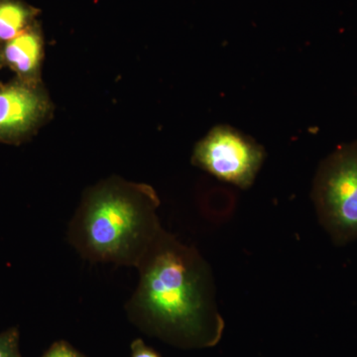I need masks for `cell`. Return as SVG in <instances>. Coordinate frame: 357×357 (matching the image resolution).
Listing matches in <instances>:
<instances>
[{"instance_id": "9", "label": "cell", "mask_w": 357, "mask_h": 357, "mask_svg": "<svg viewBox=\"0 0 357 357\" xmlns=\"http://www.w3.org/2000/svg\"><path fill=\"white\" fill-rule=\"evenodd\" d=\"M42 357H86L65 340H59L47 349Z\"/></svg>"}, {"instance_id": "4", "label": "cell", "mask_w": 357, "mask_h": 357, "mask_svg": "<svg viewBox=\"0 0 357 357\" xmlns=\"http://www.w3.org/2000/svg\"><path fill=\"white\" fill-rule=\"evenodd\" d=\"M265 151L231 126H218L197 143L192 163L223 182L248 189L261 169Z\"/></svg>"}, {"instance_id": "6", "label": "cell", "mask_w": 357, "mask_h": 357, "mask_svg": "<svg viewBox=\"0 0 357 357\" xmlns=\"http://www.w3.org/2000/svg\"><path fill=\"white\" fill-rule=\"evenodd\" d=\"M43 37L36 22L17 37L1 47V55L16 77L25 81H40V67L43 58Z\"/></svg>"}, {"instance_id": "10", "label": "cell", "mask_w": 357, "mask_h": 357, "mask_svg": "<svg viewBox=\"0 0 357 357\" xmlns=\"http://www.w3.org/2000/svg\"><path fill=\"white\" fill-rule=\"evenodd\" d=\"M131 357H160L151 347H148L141 338H136L130 345Z\"/></svg>"}, {"instance_id": "2", "label": "cell", "mask_w": 357, "mask_h": 357, "mask_svg": "<svg viewBox=\"0 0 357 357\" xmlns=\"http://www.w3.org/2000/svg\"><path fill=\"white\" fill-rule=\"evenodd\" d=\"M159 206L151 185L107 178L84 195L68 241L88 261L136 268L163 229Z\"/></svg>"}, {"instance_id": "8", "label": "cell", "mask_w": 357, "mask_h": 357, "mask_svg": "<svg viewBox=\"0 0 357 357\" xmlns=\"http://www.w3.org/2000/svg\"><path fill=\"white\" fill-rule=\"evenodd\" d=\"M0 357H21L17 328L0 333Z\"/></svg>"}, {"instance_id": "3", "label": "cell", "mask_w": 357, "mask_h": 357, "mask_svg": "<svg viewBox=\"0 0 357 357\" xmlns=\"http://www.w3.org/2000/svg\"><path fill=\"white\" fill-rule=\"evenodd\" d=\"M312 199L333 234L357 236V143L340 148L319 167Z\"/></svg>"}, {"instance_id": "1", "label": "cell", "mask_w": 357, "mask_h": 357, "mask_svg": "<svg viewBox=\"0 0 357 357\" xmlns=\"http://www.w3.org/2000/svg\"><path fill=\"white\" fill-rule=\"evenodd\" d=\"M136 268L139 282L126 305L134 325L180 349L218 344L225 321L218 312L215 279L196 248L163 229Z\"/></svg>"}, {"instance_id": "5", "label": "cell", "mask_w": 357, "mask_h": 357, "mask_svg": "<svg viewBox=\"0 0 357 357\" xmlns=\"http://www.w3.org/2000/svg\"><path fill=\"white\" fill-rule=\"evenodd\" d=\"M49 96L40 81L16 77L0 84V143L22 142L50 114Z\"/></svg>"}, {"instance_id": "11", "label": "cell", "mask_w": 357, "mask_h": 357, "mask_svg": "<svg viewBox=\"0 0 357 357\" xmlns=\"http://www.w3.org/2000/svg\"><path fill=\"white\" fill-rule=\"evenodd\" d=\"M3 66H4L3 59H2L1 49H0V68L3 67Z\"/></svg>"}, {"instance_id": "7", "label": "cell", "mask_w": 357, "mask_h": 357, "mask_svg": "<svg viewBox=\"0 0 357 357\" xmlns=\"http://www.w3.org/2000/svg\"><path fill=\"white\" fill-rule=\"evenodd\" d=\"M38 9L21 0H0V42L6 43L34 24Z\"/></svg>"}]
</instances>
